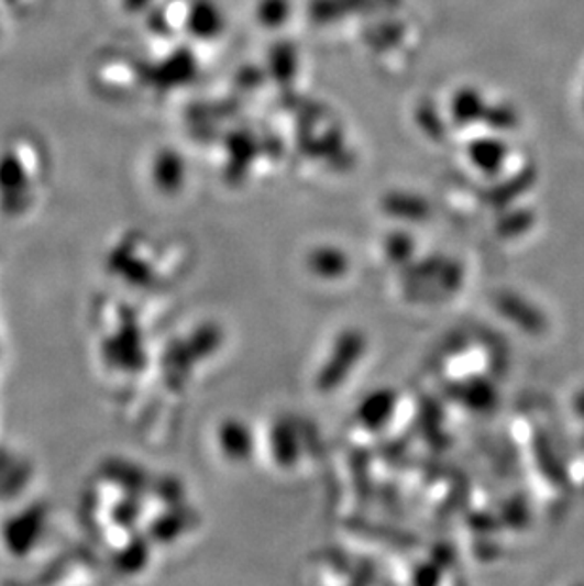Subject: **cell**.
<instances>
[{
    "label": "cell",
    "instance_id": "obj_1",
    "mask_svg": "<svg viewBox=\"0 0 584 586\" xmlns=\"http://www.w3.org/2000/svg\"><path fill=\"white\" fill-rule=\"evenodd\" d=\"M224 25V15L213 0H194L186 12V31L198 41H214Z\"/></svg>",
    "mask_w": 584,
    "mask_h": 586
},
{
    "label": "cell",
    "instance_id": "obj_2",
    "mask_svg": "<svg viewBox=\"0 0 584 586\" xmlns=\"http://www.w3.org/2000/svg\"><path fill=\"white\" fill-rule=\"evenodd\" d=\"M198 70L196 59L188 49H177L175 54L165 57L154 69H151V80L158 84V88H179L183 84L190 82Z\"/></svg>",
    "mask_w": 584,
    "mask_h": 586
},
{
    "label": "cell",
    "instance_id": "obj_3",
    "mask_svg": "<svg viewBox=\"0 0 584 586\" xmlns=\"http://www.w3.org/2000/svg\"><path fill=\"white\" fill-rule=\"evenodd\" d=\"M361 350H363V340L359 339V334H345L342 344L337 345V350L332 353L329 366L321 374V387L330 389L337 386L338 382H342L353 363L357 361Z\"/></svg>",
    "mask_w": 584,
    "mask_h": 586
},
{
    "label": "cell",
    "instance_id": "obj_4",
    "mask_svg": "<svg viewBox=\"0 0 584 586\" xmlns=\"http://www.w3.org/2000/svg\"><path fill=\"white\" fill-rule=\"evenodd\" d=\"M488 109L486 99H484L481 91L476 90V88H471V86H463V88L455 91L454 97H452V103H450L452 118H454L455 124L461 125L486 120Z\"/></svg>",
    "mask_w": 584,
    "mask_h": 586
},
{
    "label": "cell",
    "instance_id": "obj_5",
    "mask_svg": "<svg viewBox=\"0 0 584 586\" xmlns=\"http://www.w3.org/2000/svg\"><path fill=\"white\" fill-rule=\"evenodd\" d=\"M186 164L179 152L164 148L156 154L152 164V177L162 190H177L185 183Z\"/></svg>",
    "mask_w": 584,
    "mask_h": 586
},
{
    "label": "cell",
    "instance_id": "obj_6",
    "mask_svg": "<svg viewBox=\"0 0 584 586\" xmlns=\"http://www.w3.org/2000/svg\"><path fill=\"white\" fill-rule=\"evenodd\" d=\"M471 164L486 175H494L507 158V146L497 137H478L469 145Z\"/></svg>",
    "mask_w": 584,
    "mask_h": 586
},
{
    "label": "cell",
    "instance_id": "obj_7",
    "mask_svg": "<svg viewBox=\"0 0 584 586\" xmlns=\"http://www.w3.org/2000/svg\"><path fill=\"white\" fill-rule=\"evenodd\" d=\"M220 444H222V452L234 462L247 460V457L253 455V450H255L253 433L241 421H230L222 428V431H220Z\"/></svg>",
    "mask_w": 584,
    "mask_h": 586
},
{
    "label": "cell",
    "instance_id": "obj_8",
    "mask_svg": "<svg viewBox=\"0 0 584 586\" xmlns=\"http://www.w3.org/2000/svg\"><path fill=\"white\" fill-rule=\"evenodd\" d=\"M308 264L316 276L324 277V279L345 276V272L350 268V261L344 255V251L337 247H319L311 251Z\"/></svg>",
    "mask_w": 584,
    "mask_h": 586
},
{
    "label": "cell",
    "instance_id": "obj_9",
    "mask_svg": "<svg viewBox=\"0 0 584 586\" xmlns=\"http://www.w3.org/2000/svg\"><path fill=\"white\" fill-rule=\"evenodd\" d=\"M395 410V395L392 391H378L363 400L359 408V418L368 429H378L389 420Z\"/></svg>",
    "mask_w": 584,
    "mask_h": 586
},
{
    "label": "cell",
    "instance_id": "obj_10",
    "mask_svg": "<svg viewBox=\"0 0 584 586\" xmlns=\"http://www.w3.org/2000/svg\"><path fill=\"white\" fill-rule=\"evenodd\" d=\"M293 15V0H258L256 20L262 27L279 29Z\"/></svg>",
    "mask_w": 584,
    "mask_h": 586
},
{
    "label": "cell",
    "instance_id": "obj_11",
    "mask_svg": "<svg viewBox=\"0 0 584 586\" xmlns=\"http://www.w3.org/2000/svg\"><path fill=\"white\" fill-rule=\"evenodd\" d=\"M296 70V54L290 46H277L272 54V73L279 80H287Z\"/></svg>",
    "mask_w": 584,
    "mask_h": 586
},
{
    "label": "cell",
    "instance_id": "obj_12",
    "mask_svg": "<svg viewBox=\"0 0 584 586\" xmlns=\"http://www.w3.org/2000/svg\"><path fill=\"white\" fill-rule=\"evenodd\" d=\"M393 240H389V253H392L395 258H399L403 253H408V245H410V240H406L408 235H392Z\"/></svg>",
    "mask_w": 584,
    "mask_h": 586
},
{
    "label": "cell",
    "instance_id": "obj_13",
    "mask_svg": "<svg viewBox=\"0 0 584 586\" xmlns=\"http://www.w3.org/2000/svg\"><path fill=\"white\" fill-rule=\"evenodd\" d=\"M151 2L152 0H122V7L130 14H141V12H146V8L151 7Z\"/></svg>",
    "mask_w": 584,
    "mask_h": 586
}]
</instances>
